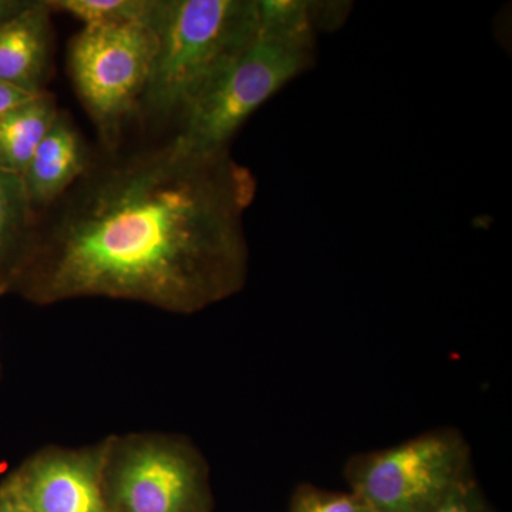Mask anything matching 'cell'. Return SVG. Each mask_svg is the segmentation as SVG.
<instances>
[{
  "label": "cell",
  "instance_id": "1",
  "mask_svg": "<svg viewBox=\"0 0 512 512\" xmlns=\"http://www.w3.org/2000/svg\"><path fill=\"white\" fill-rule=\"evenodd\" d=\"M256 180L231 151L174 140L104 161L37 222L9 293L35 305L109 298L192 315L244 288Z\"/></svg>",
  "mask_w": 512,
  "mask_h": 512
},
{
  "label": "cell",
  "instance_id": "2",
  "mask_svg": "<svg viewBox=\"0 0 512 512\" xmlns=\"http://www.w3.org/2000/svg\"><path fill=\"white\" fill-rule=\"evenodd\" d=\"M153 70L140 109L180 119L258 36L256 0H157Z\"/></svg>",
  "mask_w": 512,
  "mask_h": 512
},
{
  "label": "cell",
  "instance_id": "3",
  "mask_svg": "<svg viewBox=\"0 0 512 512\" xmlns=\"http://www.w3.org/2000/svg\"><path fill=\"white\" fill-rule=\"evenodd\" d=\"M316 39L258 29L255 42L178 119L171 138L184 150L217 154L229 150L239 128L315 62Z\"/></svg>",
  "mask_w": 512,
  "mask_h": 512
},
{
  "label": "cell",
  "instance_id": "4",
  "mask_svg": "<svg viewBox=\"0 0 512 512\" xmlns=\"http://www.w3.org/2000/svg\"><path fill=\"white\" fill-rule=\"evenodd\" d=\"M106 440V512H212L210 466L187 437L144 431Z\"/></svg>",
  "mask_w": 512,
  "mask_h": 512
},
{
  "label": "cell",
  "instance_id": "5",
  "mask_svg": "<svg viewBox=\"0 0 512 512\" xmlns=\"http://www.w3.org/2000/svg\"><path fill=\"white\" fill-rule=\"evenodd\" d=\"M350 491L375 512H426L476 481L473 453L453 427L350 457Z\"/></svg>",
  "mask_w": 512,
  "mask_h": 512
},
{
  "label": "cell",
  "instance_id": "6",
  "mask_svg": "<svg viewBox=\"0 0 512 512\" xmlns=\"http://www.w3.org/2000/svg\"><path fill=\"white\" fill-rule=\"evenodd\" d=\"M156 52V30L148 23L83 28L74 36L70 74L107 147H116L127 121L140 110Z\"/></svg>",
  "mask_w": 512,
  "mask_h": 512
},
{
  "label": "cell",
  "instance_id": "7",
  "mask_svg": "<svg viewBox=\"0 0 512 512\" xmlns=\"http://www.w3.org/2000/svg\"><path fill=\"white\" fill-rule=\"evenodd\" d=\"M106 440L92 446L40 448L2 483L29 512H106Z\"/></svg>",
  "mask_w": 512,
  "mask_h": 512
},
{
  "label": "cell",
  "instance_id": "8",
  "mask_svg": "<svg viewBox=\"0 0 512 512\" xmlns=\"http://www.w3.org/2000/svg\"><path fill=\"white\" fill-rule=\"evenodd\" d=\"M93 163L92 153L79 128L59 110L22 175L37 214L55 205Z\"/></svg>",
  "mask_w": 512,
  "mask_h": 512
},
{
  "label": "cell",
  "instance_id": "9",
  "mask_svg": "<svg viewBox=\"0 0 512 512\" xmlns=\"http://www.w3.org/2000/svg\"><path fill=\"white\" fill-rule=\"evenodd\" d=\"M52 9L32 0L0 28V80L33 94L46 93L52 64Z\"/></svg>",
  "mask_w": 512,
  "mask_h": 512
},
{
  "label": "cell",
  "instance_id": "10",
  "mask_svg": "<svg viewBox=\"0 0 512 512\" xmlns=\"http://www.w3.org/2000/svg\"><path fill=\"white\" fill-rule=\"evenodd\" d=\"M39 222L22 175L0 168V289L9 293Z\"/></svg>",
  "mask_w": 512,
  "mask_h": 512
},
{
  "label": "cell",
  "instance_id": "11",
  "mask_svg": "<svg viewBox=\"0 0 512 512\" xmlns=\"http://www.w3.org/2000/svg\"><path fill=\"white\" fill-rule=\"evenodd\" d=\"M59 109L49 92L0 120V168L23 175Z\"/></svg>",
  "mask_w": 512,
  "mask_h": 512
},
{
  "label": "cell",
  "instance_id": "12",
  "mask_svg": "<svg viewBox=\"0 0 512 512\" xmlns=\"http://www.w3.org/2000/svg\"><path fill=\"white\" fill-rule=\"evenodd\" d=\"M52 12H64L83 28H114L153 20L157 0H46Z\"/></svg>",
  "mask_w": 512,
  "mask_h": 512
},
{
  "label": "cell",
  "instance_id": "13",
  "mask_svg": "<svg viewBox=\"0 0 512 512\" xmlns=\"http://www.w3.org/2000/svg\"><path fill=\"white\" fill-rule=\"evenodd\" d=\"M288 512H375L352 491L323 490L312 484H299L289 503Z\"/></svg>",
  "mask_w": 512,
  "mask_h": 512
},
{
  "label": "cell",
  "instance_id": "14",
  "mask_svg": "<svg viewBox=\"0 0 512 512\" xmlns=\"http://www.w3.org/2000/svg\"><path fill=\"white\" fill-rule=\"evenodd\" d=\"M426 512H494V510L485 500L477 481H473L448 497L444 503Z\"/></svg>",
  "mask_w": 512,
  "mask_h": 512
},
{
  "label": "cell",
  "instance_id": "15",
  "mask_svg": "<svg viewBox=\"0 0 512 512\" xmlns=\"http://www.w3.org/2000/svg\"><path fill=\"white\" fill-rule=\"evenodd\" d=\"M37 96H40V94L26 92V90L0 80V120Z\"/></svg>",
  "mask_w": 512,
  "mask_h": 512
},
{
  "label": "cell",
  "instance_id": "16",
  "mask_svg": "<svg viewBox=\"0 0 512 512\" xmlns=\"http://www.w3.org/2000/svg\"><path fill=\"white\" fill-rule=\"evenodd\" d=\"M30 2L32 0H0V28L28 8Z\"/></svg>",
  "mask_w": 512,
  "mask_h": 512
},
{
  "label": "cell",
  "instance_id": "17",
  "mask_svg": "<svg viewBox=\"0 0 512 512\" xmlns=\"http://www.w3.org/2000/svg\"><path fill=\"white\" fill-rule=\"evenodd\" d=\"M0 512H29L0 481Z\"/></svg>",
  "mask_w": 512,
  "mask_h": 512
},
{
  "label": "cell",
  "instance_id": "18",
  "mask_svg": "<svg viewBox=\"0 0 512 512\" xmlns=\"http://www.w3.org/2000/svg\"><path fill=\"white\" fill-rule=\"evenodd\" d=\"M3 295H6V293L3 292L2 289H0V298H2ZM0 369H2V367H0Z\"/></svg>",
  "mask_w": 512,
  "mask_h": 512
}]
</instances>
